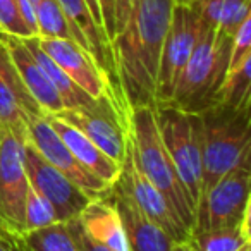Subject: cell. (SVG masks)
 Listing matches in <instances>:
<instances>
[{
  "mask_svg": "<svg viewBox=\"0 0 251 251\" xmlns=\"http://www.w3.org/2000/svg\"><path fill=\"white\" fill-rule=\"evenodd\" d=\"M86 5H88V9H90L91 16H93V19L97 21V25L101 26V12H100L98 0H86ZM101 29H103V26H101Z\"/></svg>",
  "mask_w": 251,
  "mask_h": 251,
  "instance_id": "4dcf8cb0",
  "label": "cell"
},
{
  "mask_svg": "<svg viewBox=\"0 0 251 251\" xmlns=\"http://www.w3.org/2000/svg\"><path fill=\"white\" fill-rule=\"evenodd\" d=\"M33 145L36 151L49 162L52 167H55L59 172H62L69 181H73L79 189H83L91 200L105 195L110 189V186L105 184L101 179H98L95 174H91L86 167L76 160L69 148L64 145V141L59 138V134L52 129L47 117H36L28 126V140Z\"/></svg>",
  "mask_w": 251,
  "mask_h": 251,
  "instance_id": "4fadbf2b",
  "label": "cell"
},
{
  "mask_svg": "<svg viewBox=\"0 0 251 251\" xmlns=\"http://www.w3.org/2000/svg\"><path fill=\"white\" fill-rule=\"evenodd\" d=\"M43 115L45 112L26 90L7 47L0 38V131H11L26 141L29 122Z\"/></svg>",
  "mask_w": 251,
  "mask_h": 251,
  "instance_id": "7c38bea8",
  "label": "cell"
},
{
  "mask_svg": "<svg viewBox=\"0 0 251 251\" xmlns=\"http://www.w3.org/2000/svg\"><path fill=\"white\" fill-rule=\"evenodd\" d=\"M38 38L74 40L71 26L57 0H40L35 11Z\"/></svg>",
  "mask_w": 251,
  "mask_h": 251,
  "instance_id": "603a6c76",
  "label": "cell"
},
{
  "mask_svg": "<svg viewBox=\"0 0 251 251\" xmlns=\"http://www.w3.org/2000/svg\"><path fill=\"white\" fill-rule=\"evenodd\" d=\"M232 38L217 35V29L198 23V36L169 105L200 114L217 103L227 74Z\"/></svg>",
  "mask_w": 251,
  "mask_h": 251,
  "instance_id": "277c9868",
  "label": "cell"
},
{
  "mask_svg": "<svg viewBox=\"0 0 251 251\" xmlns=\"http://www.w3.org/2000/svg\"><path fill=\"white\" fill-rule=\"evenodd\" d=\"M251 55V16L243 21V25L237 28L230 43V55L227 71H232L243 62L246 57Z\"/></svg>",
  "mask_w": 251,
  "mask_h": 251,
  "instance_id": "484cf974",
  "label": "cell"
},
{
  "mask_svg": "<svg viewBox=\"0 0 251 251\" xmlns=\"http://www.w3.org/2000/svg\"><path fill=\"white\" fill-rule=\"evenodd\" d=\"M110 198L121 217L131 251H171L174 241L160 226L148 219L117 181L110 186Z\"/></svg>",
  "mask_w": 251,
  "mask_h": 251,
  "instance_id": "9a60e30c",
  "label": "cell"
},
{
  "mask_svg": "<svg viewBox=\"0 0 251 251\" xmlns=\"http://www.w3.org/2000/svg\"><path fill=\"white\" fill-rule=\"evenodd\" d=\"M0 33L18 38L33 36L21 16L18 0H0Z\"/></svg>",
  "mask_w": 251,
  "mask_h": 251,
  "instance_id": "d4e9b609",
  "label": "cell"
},
{
  "mask_svg": "<svg viewBox=\"0 0 251 251\" xmlns=\"http://www.w3.org/2000/svg\"><path fill=\"white\" fill-rule=\"evenodd\" d=\"M0 251H19V250L11 236L0 232Z\"/></svg>",
  "mask_w": 251,
  "mask_h": 251,
  "instance_id": "f546056e",
  "label": "cell"
},
{
  "mask_svg": "<svg viewBox=\"0 0 251 251\" xmlns=\"http://www.w3.org/2000/svg\"><path fill=\"white\" fill-rule=\"evenodd\" d=\"M67 226H69L71 236H73L74 243H76V246H77V251H110L107 246H103V244L93 241L86 232H84L83 227H81V224H79V220H77V217L73 220H69Z\"/></svg>",
  "mask_w": 251,
  "mask_h": 251,
  "instance_id": "4316f807",
  "label": "cell"
},
{
  "mask_svg": "<svg viewBox=\"0 0 251 251\" xmlns=\"http://www.w3.org/2000/svg\"><path fill=\"white\" fill-rule=\"evenodd\" d=\"M198 36V16L189 5L174 4L171 25L162 45L158 62L155 105L171 103L186 62Z\"/></svg>",
  "mask_w": 251,
  "mask_h": 251,
  "instance_id": "ba28073f",
  "label": "cell"
},
{
  "mask_svg": "<svg viewBox=\"0 0 251 251\" xmlns=\"http://www.w3.org/2000/svg\"><path fill=\"white\" fill-rule=\"evenodd\" d=\"M251 167H237L219 179L198 201L193 230L227 229L250 222Z\"/></svg>",
  "mask_w": 251,
  "mask_h": 251,
  "instance_id": "8992f818",
  "label": "cell"
},
{
  "mask_svg": "<svg viewBox=\"0 0 251 251\" xmlns=\"http://www.w3.org/2000/svg\"><path fill=\"white\" fill-rule=\"evenodd\" d=\"M77 220L91 239L110 251H131L121 217L110 198V189L105 195L90 200L77 215Z\"/></svg>",
  "mask_w": 251,
  "mask_h": 251,
  "instance_id": "e0dca14e",
  "label": "cell"
},
{
  "mask_svg": "<svg viewBox=\"0 0 251 251\" xmlns=\"http://www.w3.org/2000/svg\"><path fill=\"white\" fill-rule=\"evenodd\" d=\"M160 138L193 205H198L201 184V124L200 115L174 105H153Z\"/></svg>",
  "mask_w": 251,
  "mask_h": 251,
  "instance_id": "5b68a950",
  "label": "cell"
},
{
  "mask_svg": "<svg viewBox=\"0 0 251 251\" xmlns=\"http://www.w3.org/2000/svg\"><path fill=\"white\" fill-rule=\"evenodd\" d=\"M239 251H251V243H248V244H244L243 248H241Z\"/></svg>",
  "mask_w": 251,
  "mask_h": 251,
  "instance_id": "836d02e7",
  "label": "cell"
},
{
  "mask_svg": "<svg viewBox=\"0 0 251 251\" xmlns=\"http://www.w3.org/2000/svg\"><path fill=\"white\" fill-rule=\"evenodd\" d=\"M52 115L74 126L107 157H110L119 165L122 164L129 126L121 117L108 97L98 98L91 107L64 108L59 114Z\"/></svg>",
  "mask_w": 251,
  "mask_h": 251,
  "instance_id": "9c48e42d",
  "label": "cell"
},
{
  "mask_svg": "<svg viewBox=\"0 0 251 251\" xmlns=\"http://www.w3.org/2000/svg\"><path fill=\"white\" fill-rule=\"evenodd\" d=\"M198 115L201 124L200 201L227 172L251 167V110H234L215 103Z\"/></svg>",
  "mask_w": 251,
  "mask_h": 251,
  "instance_id": "3957f363",
  "label": "cell"
},
{
  "mask_svg": "<svg viewBox=\"0 0 251 251\" xmlns=\"http://www.w3.org/2000/svg\"><path fill=\"white\" fill-rule=\"evenodd\" d=\"M0 38L7 47L12 62L18 69L26 90L35 98V101L45 112V115L59 114L60 110H64V103L57 93L55 86L52 84L45 71L42 69V66L31 55L25 42L18 36L4 35V33H0Z\"/></svg>",
  "mask_w": 251,
  "mask_h": 251,
  "instance_id": "2e32d148",
  "label": "cell"
},
{
  "mask_svg": "<svg viewBox=\"0 0 251 251\" xmlns=\"http://www.w3.org/2000/svg\"><path fill=\"white\" fill-rule=\"evenodd\" d=\"M117 182L122 186L129 198L138 205V208L153 220L157 226H160L165 232L171 236L174 243H181V241L189 239V232L181 220L176 217L169 203L165 201L164 195L151 184L147 179V176L141 172L138 167L136 160H134L133 150H131L129 138L126 141V153L121 164V174H119Z\"/></svg>",
  "mask_w": 251,
  "mask_h": 251,
  "instance_id": "8fae6325",
  "label": "cell"
},
{
  "mask_svg": "<svg viewBox=\"0 0 251 251\" xmlns=\"http://www.w3.org/2000/svg\"><path fill=\"white\" fill-rule=\"evenodd\" d=\"M25 171L28 176L29 186L35 188L43 198L52 205L57 222H69L76 219L81 210L88 205L90 196L79 189L62 172L49 164L29 141H25Z\"/></svg>",
  "mask_w": 251,
  "mask_h": 251,
  "instance_id": "30bf717a",
  "label": "cell"
},
{
  "mask_svg": "<svg viewBox=\"0 0 251 251\" xmlns=\"http://www.w3.org/2000/svg\"><path fill=\"white\" fill-rule=\"evenodd\" d=\"M115 2H117V0H98L100 12H101V26H103V31H105V36H107L108 43H112V40H114V36H115V28H114Z\"/></svg>",
  "mask_w": 251,
  "mask_h": 251,
  "instance_id": "f1b7e54d",
  "label": "cell"
},
{
  "mask_svg": "<svg viewBox=\"0 0 251 251\" xmlns=\"http://www.w3.org/2000/svg\"><path fill=\"white\" fill-rule=\"evenodd\" d=\"M174 0H140L129 21L112 40L114 71L126 105L153 107L162 45Z\"/></svg>",
  "mask_w": 251,
  "mask_h": 251,
  "instance_id": "6da1fadb",
  "label": "cell"
},
{
  "mask_svg": "<svg viewBox=\"0 0 251 251\" xmlns=\"http://www.w3.org/2000/svg\"><path fill=\"white\" fill-rule=\"evenodd\" d=\"M53 222H57V217L49 200L43 198L35 188L29 186L25 201V232L42 229Z\"/></svg>",
  "mask_w": 251,
  "mask_h": 251,
  "instance_id": "cb8c5ba5",
  "label": "cell"
},
{
  "mask_svg": "<svg viewBox=\"0 0 251 251\" xmlns=\"http://www.w3.org/2000/svg\"><path fill=\"white\" fill-rule=\"evenodd\" d=\"M25 141L0 131V232L16 237L25 232V201L29 188L25 171Z\"/></svg>",
  "mask_w": 251,
  "mask_h": 251,
  "instance_id": "52a82bcc",
  "label": "cell"
},
{
  "mask_svg": "<svg viewBox=\"0 0 251 251\" xmlns=\"http://www.w3.org/2000/svg\"><path fill=\"white\" fill-rule=\"evenodd\" d=\"M138 4H140V0H117V2H115V14H114L115 36L122 31L126 23L129 21V18L133 16V12H134V9L138 7Z\"/></svg>",
  "mask_w": 251,
  "mask_h": 251,
  "instance_id": "83f0119b",
  "label": "cell"
},
{
  "mask_svg": "<svg viewBox=\"0 0 251 251\" xmlns=\"http://www.w3.org/2000/svg\"><path fill=\"white\" fill-rule=\"evenodd\" d=\"M188 243L195 251H239L244 244L251 243L250 222L227 229L193 230Z\"/></svg>",
  "mask_w": 251,
  "mask_h": 251,
  "instance_id": "44dd1931",
  "label": "cell"
},
{
  "mask_svg": "<svg viewBox=\"0 0 251 251\" xmlns=\"http://www.w3.org/2000/svg\"><path fill=\"white\" fill-rule=\"evenodd\" d=\"M217 103L234 110H250L251 105V55L246 57L236 69L227 71L220 86Z\"/></svg>",
  "mask_w": 251,
  "mask_h": 251,
  "instance_id": "7402d4cb",
  "label": "cell"
},
{
  "mask_svg": "<svg viewBox=\"0 0 251 251\" xmlns=\"http://www.w3.org/2000/svg\"><path fill=\"white\" fill-rule=\"evenodd\" d=\"M19 251H77L67 222H53L42 229L12 237Z\"/></svg>",
  "mask_w": 251,
  "mask_h": 251,
  "instance_id": "ffe728a7",
  "label": "cell"
},
{
  "mask_svg": "<svg viewBox=\"0 0 251 251\" xmlns=\"http://www.w3.org/2000/svg\"><path fill=\"white\" fill-rule=\"evenodd\" d=\"M171 251H195L193 246L188 243V241H181V243H174L172 244V250Z\"/></svg>",
  "mask_w": 251,
  "mask_h": 251,
  "instance_id": "1f68e13d",
  "label": "cell"
},
{
  "mask_svg": "<svg viewBox=\"0 0 251 251\" xmlns=\"http://www.w3.org/2000/svg\"><path fill=\"white\" fill-rule=\"evenodd\" d=\"M191 0H174V4H181V5H188Z\"/></svg>",
  "mask_w": 251,
  "mask_h": 251,
  "instance_id": "d6a6232c",
  "label": "cell"
},
{
  "mask_svg": "<svg viewBox=\"0 0 251 251\" xmlns=\"http://www.w3.org/2000/svg\"><path fill=\"white\" fill-rule=\"evenodd\" d=\"M127 138L138 167L147 176L148 181L164 195L165 201L191 236L196 208L182 181L179 179L174 162L160 138L153 107L131 108Z\"/></svg>",
  "mask_w": 251,
  "mask_h": 251,
  "instance_id": "7a4b0ae2",
  "label": "cell"
},
{
  "mask_svg": "<svg viewBox=\"0 0 251 251\" xmlns=\"http://www.w3.org/2000/svg\"><path fill=\"white\" fill-rule=\"evenodd\" d=\"M42 50L90 97H108L112 100L110 86L105 74L97 66L95 59L77 45L74 40L38 38ZM114 103V101H112ZM122 117V115H121Z\"/></svg>",
  "mask_w": 251,
  "mask_h": 251,
  "instance_id": "5bb4252c",
  "label": "cell"
},
{
  "mask_svg": "<svg viewBox=\"0 0 251 251\" xmlns=\"http://www.w3.org/2000/svg\"><path fill=\"white\" fill-rule=\"evenodd\" d=\"M45 117L49 121V124L52 126V129L59 134L64 145L69 148V151L76 157V160L83 167H86L91 174H95L108 186H112L117 181L119 174H121V165L117 162L107 157L93 141L88 140L74 126L67 124L62 119L55 117V115H45Z\"/></svg>",
  "mask_w": 251,
  "mask_h": 251,
  "instance_id": "ac0fdd59",
  "label": "cell"
},
{
  "mask_svg": "<svg viewBox=\"0 0 251 251\" xmlns=\"http://www.w3.org/2000/svg\"><path fill=\"white\" fill-rule=\"evenodd\" d=\"M25 42V45L28 47V50L31 52V55L36 59V62L42 66V69L47 73V76L50 77L52 84L55 86L57 93H59L60 100L64 103V108H81V107H91L95 105V101L98 98H93L83 91L45 52L42 50L38 42V36H29V38H21Z\"/></svg>",
  "mask_w": 251,
  "mask_h": 251,
  "instance_id": "d6986e66",
  "label": "cell"
}]
</instances>
